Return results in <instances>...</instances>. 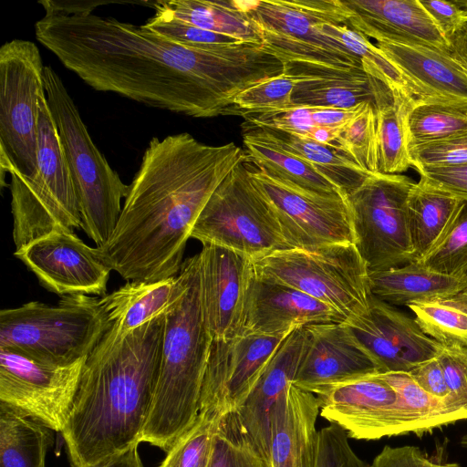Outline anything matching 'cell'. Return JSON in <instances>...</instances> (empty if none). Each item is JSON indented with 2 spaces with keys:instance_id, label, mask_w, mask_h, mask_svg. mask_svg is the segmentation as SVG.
Wrapping results in <instances>:
<instances>
[{
  "instance_id": "obj_1",
  "label": "cell",
  "mask_w": 467,
  "mask_h": 467,
  "mask_svg": "<svg viewBox=\"0 0 467 467\" xmlns=\"http://www.w3.org/2000/svg\"><path fill=\"white\" fill-rule=\"evenodd\" d=\"M35 34L92 88L193 118L239 115V94L285 71L263 45L191 48L92 13L46 14Z\"/></svg>"
},
{
  "instance_id": "obj_2",
  "label": "cell",
  "mask_w": 467,
  "mask_h": 467,
  "mask_svg": "<svg viewBox=\"0 0 467 467\" xmlns=\"http://www.w3.org/2000/svg\"><path fill=\"white\" fill-rule=\"evenodd\" d=\"M245 151L234 142L212 146L187 132L152 138L109 239L99 255L127 281L178 275L185 246L208 200Z\"/></svg>"
},
{
  "instance_id": "obj_3",
  "label": "cell",
  "mask_w": 467,
  "mask_h": 467,
  "mask_svg": "<svg viewBox=\"0 0 467 467\" xmlns=\"http://www.w3.org/2000/svg\"><path fill=\"white\" fill-rule=\"evenodd\" d=\"M165 313L126 336L110 325L88 356L62 431L72 467H90L140 443L152 405Z\"/></svg>"
},
{
  "instance_id": "obj_4",
  "label": "cell",
  "mask_w": 467,
  "mask_h": 467,
  "mask_svg": "<svg viewBox=\"0 0 467 467\" xmlns=\"http://www.w3.org/2000/svg\"><path fill=\"white\" fill-rule=\"evenodd\" d=\"M186 288L165 313L158 380L140 442L167 452L194 424L213 338L201 299L199 254L183 262Z\"/></svg>"
},
{
  "instance_id": "obj_5",
  "label": "cell",
  "mask_w": 467,
  "mask_h": 467,
  "mask_svg": "<svg viewBox=\"0 0 467 467\" xmlns=\"http://www.w3.org/2000/svg\"><path fill=\"white\" fill-rule=\"evenodd\" d=\"M259 26L263 47L296 76L363 70L360 59L323 30L347 25L341 0H240Z\"/></svg>"
},
{
  "instance_id": "obj_6",
  "label": "cell",
  "mask_w": 467,
  "mask_h": 467,
  "mask_svg": "<svg viewBox=\"0 0 467 467\" xmlns=\"http://www.w3.org/2000/svg\"><path fill=\"white\" fill-rule=\"evenodd\" d=\"M110 325L95 296L67 295L56 306L31 301L0 311V348L67 366L87 358Z\"/></svg>"
},
{
  "instance_id": "obj_7",
  "label": "cell",
  "mask_w": 467,
  "mask_h": 467,
  "mask_svg": "<svg viewBox=\"0 0 467 467\" xmlns=\"http://www.w3.org/2000/svg\"><path fill=\"white\" fill-rule=\"evenodd\" d=\"M44 87L78 197L80 228L97 247L101 246L117 225L129 185L93 142L67 88L50 66L44 67Z\"/></svg>"
},
{
  "instance_id": "obj_8",
  "label": "cell",
  "mask_w": 467,
  "mask_h": 467,
  "mask_svg": "<svg viewBox=\"0 0 467 467\" xmlns=\"http://www.w3.org/2000/svg\"><path fill=\"white\" fill-rule=\"evenodd\" d=\"M9 174L16 251L50 233L80 228L78 197L46 92L39 99L36 171Z\"/></svg>"
},
{
  "instance_id": "obj_9",
  "label": "cell",
  "mask_w": 467,
  "mask_h": 467,
  "mask_svg": "<svg viewBox=\"0 0 467 467\" xmlns=\"http://www.w3.org/2000/svg\"><path fill=\"white\" fill-rule=\"evenodd\" d=\"M253 265L255 277L299 290L336 309L346 321L368 308L369 272L354 244L277 250Z\"/></svg>"
},
{
  "instance_id": "obj_10",
  "label": "cell",
  "mask_w": 467,
  "mask_h": 467,
  "mask_svg": "<svg viewBox=\"0 0 467 467\" xmlns=\"http://www.w3.org/2000/svg\"><path fill=\"white\" fill-rule=\"evenodd\" d=\"M247 161L237 165L213 192L191 238L202 245L232 249L254 261L288 247L274 207L252 179Z\"/></svg>"
},
{
  "instance_id": "obj_11",
  "label": "cell",
  "mask_w": 467,
  "mask_h": 467,
  "mask_svg": "<svg viewBox=\"0 0 467 467\" xmlns=\"http://www.w3.org/2000/svg\"><path fill=\"white\" fill-rule=\"evenodd\" d=\"M37 46L13 39L0 47V169L31 176L36 169L39 99L45 93Z\"/></svg>"
},
{
  "instance_id": "obj_12",
  "label": "cell",
  "mask_w": 467,
  "mask_h": 467,
  "mask_svg": "<svg viewBox=\"0 0 467 467\" xmlns=\"http://www.w3.org/2000/svg\"><path fill=\"white\" fill-rule=\"evenodd\" d=\"M414 183L404 175L375 172L347 196L354 244L368 272L415 261L406 207Z\"/></svg>"
},
{
  "instance_id": "obj_13",
  "label": "cell",
  "mask_w": 467,
  "mask_h": 467,
  "mask_svg": "<svg viewBox=\"0 0 467 467\" xmlns=\"http://www.w3.org/2000/svg\"><path fill=\"white\" fill-rule=\"evenodd\" d=\"M247 166L274 207L288 249L354 244L346 195L310 192L252 166L248 161Z\"/></svg>"
},
{
  "instance_id": "obj_14",
  "label": "cell",
  "mask_w": 467,
  "mask_h": 467,
  "mask_svg": "<svg viewBox=\"0 0 467 467\" xmlns=\"http://www.w3.org/2000/svg\"><path fill=\"white\" fill-rule=\"evenodd\" d=\"M317 396L320 416L339 426L348 438L376 441L425 433L406 401L379 374L335 385Z\"/></svg>"
},
{
  "instance_id": "obj_15",
  "label": "cell",
  "mask_w": 467,
  "mask_h": 467,
  "mask_svg": "<svg viewBox=\"0 0 467 467\" xmlns=\"http://www.w3.org/2000/svg\"><path fill=\"white\" fill-rule=\"evenodd\" d=\"M87 358L54 366L0 348V402L62 432Z\"/></svg>"
},
{
  "instance_id": "obj_16",
  "label": "cell",
  "mask_w": 467,
  "mask_h": 467,
  "mask_svg": "<svg viewBox=\"0 0 467 467\" xmlns=\"http://www.w3.org/2000/svg\"><path fill=\"white\" fill-rule=\"evenodd\" d=\"M287 336L243 332L228 339H213L199 412L222 415L235 410Z\"/></svg>"
},
{
  "instance_id": "obj_17",
  "label": "cell",
  "mask_w": 467,
  "mask_h": 467,
  "mask_svg": "<svg viewBox=\"0 0 467 467\" xmlns=\"http://www.w3.org/2000/svg\"><path fill=\"white\" fill-rule=\"evenodd\" d=\"M47 289L60 295L105 296L112 271L97 248L86 244L74 231H56L14 254Z\"/></svg>"
},
{
  "instance_id": "obj_18",
  "label": "cell",
  "mask_w": 467,
  "mask_h": 467,
  "mask_svg": "<svg viewBox=\"0 0 467 467\" xmlns=\"http://www.w3.org/2000/svg\"><path fill=\"white\" fill-rule=\"evenodd\" d=\"M303 328L304 343L292 383L296 387L317 395L335 385L381 373L346 322Z\"/></svg>"
},
{
  "instance_id": "obj_19",
  "label": "cell",
  "mask_w": 467,
  "mask_h": 467,
  "mask_svg": "<svg viewBox=\"0 0 467 467\" xmlns=\"http://www.w3.org/2000/svg\"><path fill=\"white\" fill-rule=\"evenodd\" d=\"M198 254L202 313L212 338L228 339L242 334L254 276L253 260L213 244L202 245Z\"/></svg>"
},
{
  "instance_id": "obj_20",
  "label": "cell",
  "mask_w": 467,
  "mask_h": 467,
  "mask_svg": "<svg viewBox=\"0 0 467 467\" xmlns=\"http://www.w3.org/2000/svg\"><path fill=\"white\" fill-rule=\"evenodd\" d=\"M345 322L381 373L410 372L417 365L436 358L441 347L423 332L415 318L374 296L363 315Z\"/></svg>"
},
{
  "instance_id": "obj_21",
  "label": "cell",
  "mask_w": 467,
  "mask_h": 467,
  "mask_svg": "<svg viewBox=\"0 0 467 467\" xmlns=\"http://www.w3.org/2000/svg\"><path fill=\"white\" fill-rule=\"evenodd\" d=\"M376 46L400 73L415 100L467 109V72L451 51L393 42Z\"/></svg>"
},
{
  "instance_id": "obj_22",
  "label": "cell",
  "mask_w": 467,
  "mask_h": 467,
  "mask_svg": "<svg viewBox=\"0 0 467 467\" xmlns=\"http://www.w3.org/2000/svg\"><path fill=\"white\" fill-rule=\"evenodd\" d=\"M345 321L336 309L299 290L254 276L245 304L243 332L288 335L309 324Z\"/></svg>"
},
{
  "instance_id": "obj_23",
  "label": "cell",
  "mask_w": 467,
  "mask_h": 467,
  "mask_svg": "<svg viewBox=\"0 0 467 467\" xmlns=\"http://www.w3.org/2000/svg\"><path fill=\"white\" fill-rule=\"evenodd\" d=\"M349 11L347 26L377 42L431 47L451 51L420 0H341Z\"/></svg>"
},
{
  "instance_id": "obj_24",
  "label": "cell",
  "mask_w": 467,
  "mask_h": 467,
  "mask_svg": "<svg viewBox=\"0 0 467 467\" xmlns=\"http://www.w3.org/2000/svg\"><path fill=\"white\" fill-rule=\"evenodd\" d=\"M320 401L291 384L270 413L269 467H315Z\"/></svg>"
},
{
  "instance_id": "obj_25",
  "label": "cell",
  "mask_w": 467,
  "mask_h": 467,
  "mask_svg": "<svg viewBox=\"0 0 467 467\" xmlns=\"http://www.w3.org/2000/svg\"><path fill=\"white\" fill-rule=\"evenodd\" d=\"M303 327L294 329L282 341L256 383L235 409L257 449L268 463L270 413L275 403L293 383L304 343ZM269 465V464H268Z\"/></svg>"
},
{
  "instance_id": "obj_26",
  "label": "cell",
  "mask_w": 467,
  "mask_h": 467,
  "mask_svg": "<svg viewBox=\"0 0 467 467\" xmlns=\"http://www.w3.org/2000/svg\"><path fill=\"white\" fill-rule=\"evenodd\" d=\"M187 282L186 270L176 276L144 282L128 281L100 298L111 327L126 336L153 318L164 314L182 296Z\"/></svg>"
},
{
  "instance_id": "obj_27",
  "label": "cell",
  "mask_w": 467,
  "mask_h": 467,
  "mask_svg": "<svg viewBox=\"0 0 467 467\" xmlns=\"http://www.w3.org/2000/svg\"><path fill=\"white\" fill-rule=\"evenodd\" d=\"M292 107L350 109L363 102L376 108L393 102V93L364 70L298 76Z\"/></svg>"
},
{
  "instance_id": "obj_28",
  "label": "cell",
  "mask_w": 467,
  "mask_h": 467,
  "mask_svg": "<svg viewBox=\"0 0 467 467\" xmlns=\"http://www.w3.org/2000/svg\"><path fill=\"white\" fill-rule=\"evenodd\" d=\"M372 296L389 305L409 306L458 294L467 289V277L435 272L420 261L368 273Z\"/></svg>"
},
{
  "instance_id": "obj_29",
  "label": "cell",
  "mask_w": 467,
  "mask_h": 467,
  "mask_svg": "<svg viewBox=\"0 0 467 467\" xmlns=\"http://www.w3.org/2000/svg\"><path fill=\"white\" fill-rule=\"evenodd\" d=\"M155 14L168 16L205 30L262 45L259 26L240 0H158L150 3Z\"/></svg>"
},
{
  "instance_id": "obj_30",
  "label": "cell",
  "mask_w": 467,
  "mask_h": 467,
  "mask_svg": "<svg viewBox=\"0 0 467 467\" xmlns=\"http://www.w3.org/2000/svg\"><path fill=\"white\" fill-rule=\"evenodd\" d=\"M242 127L311 163L337 184L347 196L359 187L370 174L346 153L308 138L246 122H244Z\"/></svg>"
},
{
  "instance_id": "obj_31",
  "label": "cell",
  "mask_w": 467,
  "mask_h": 467,
  "mask_svg": "<svg viewBox=\"0 0 467 467\" xmlns=\"http://www.w3.org/2000/svg\"><path fill=\"white\" fill-rule=\"evenodd\" d=\"M55 431L0 402V467H46Z\"/></svg>"
},
{
  "instance_id": "obj_32",
  "label": "cell",
  "mask_w": 467,
  "mask_h": 467,
  "mask_svg": "<svg viewBox=\"0 0 467 467\" xmlns=\"http://www.w3.org/2000/svg\"><path fill=\"white\" fill-rule=\"evenodd\" d=\"M460 201L420 181L413 184L406 207L415 261L421 260L443 236Z\"/></svg>"
},
{
  "instance_id": "obj_33",
  "label": "cell",
  "mask_w": 467,
  "mask_h": 467,
  "mask_svg": "<svg viewBox=\"0 0 467 467\" xmlns=\"http://www.w3.org/2000/svg\"><path fill=\"white\" fill-rule=\"evenodd\" d=\"M243 140L249 162L267 173L320 194H347L311 163L282 150L243 128Z\"/></svg>"
},
{
  "instance_id": "obj_34",
  "label": "cell",
  "mask_w": 467,
  "mask_h": 467,
  "mask_svg": "<svg viewBox=\"0 0 467 467\" xmlns=\"http://www.w3.org/2000/svg\"><path fill=\"white\" fill-rule=\"evenodd\" d=\"M392 103L377 108L379 172L399 174L410 164L407 113L415 99L395 95Z\"/></svg>"
},
{
  "instance_id": "obj_35",
  "label": "cell",
  "mask_w": 467,
  "mask_h": 467,
  "mask_svg": "<svg viewBox=\"0 0 467 467\" xmlns=\"http://www.w3.org/2000/svg\"><path fill=\"white\" fill-rule=\"evenodd\" d=\"M423 332L441 345L467 348V289L408 306Z\"/></svg>"
},
{
  "instance_id": "obj_36",
  "label": "cell",
  "mask_w": 467,
  "mask_h": 467,
  "mask_svg": "<svg viewBox=\"0 0 467 467\" xmlns=\"http://www.w3.org/2000/svg\"><path fill=\"white\" fill-rule=\"evenodd\" d=\"M208 467H269L235 410L217 420Z\"/></svg>"
},
{
  "instance_id": "obj_37",
  "label": "cell",
  "mask_w": 467,
  "mask_h": 467,
  "mask_svg": "<svg viewBox=\"0 0 467 467\" xmlns=\"http://www.w3.org/2000/svg\"><path fill=\"white\" fill-rule=\"evenodd\" d=\"M406 120L412 147L467 130V109L414 100Z\"/></svg>"
},
{
  "instance_id": "obj_38",
  "label": "cell",
  "mask_w": 467,
  "mask_h": 467,
  "mask_svg": "<svg viewBox=\"0 0 467 467\" xmlns=\"http://www.w3.org/2000/svg\"><path fill=\"white\" fill-rule=\"evenodd\" d=\"M323 30L358 57L363 70L383 83L393 95H403L413 99L400 73L368 37L346 25L325 24Z\"/></svg>"
},
{
  "instance_id": "obj_39",
  "label": "cell",
  "mask_w": 467,
  "mask_h": 467,
  "mask_svg": "<svg viewBox=\"0 0 467 467\" xmlns=\"http://www.w3.org/2000/svg\"><path fill=\"white\" fill-rule=\"evenodd\" d=\"M338 150L368 173L379 172L377 108L365 102L358 112L341 127Z\"/></svg>"
},
{
  "instance_id": "obj_40",
  "label": "cell",
  "mask_w": 467,
  "mask_h": 467,
  "mask_svg": "<svg viewBox=\"0 0 467 467\" xmlns=\"http://www.w3.org/2000/svg\"><path fill=\"white\" fill-rule=\"evenodd\" d=\"M420 262L443 275L467 277V200L460 201L449 228Z\"/></svg>"
},
{
  "instance_id": "obj_41",
  "label": "cell",
  "mask_w": 467,
  "mask_h": 467,
  "mask_svg": "<svg viewBox=\"0 0 467 467\" xmlns=\"http://www.w3.org/2000/svg\"><path fill=\"white\" fill-rule=\"evenodd\" d=\"M220 416L199 412L192 427L166 452L158 467H208L213 438Z\"/></svg>"
},
{
  "instance_id": "obj_42",
  "label": "cell",
  "mask_w": 467,
  "mask_h": 467,
  "mask_svg": "<svg viewBox=\"0 0 467 467\" xmlns=\"http://www.w3.org/2000/svg\"><path fill=\"white\" fill-rule=\"evenodd\" d=\"M298 79V76L285 71L248 88L234 101L240 115L242 112L291 108L293 91Z\"/></svg>"
},
{
  "instance_id": "obj_43",
  "label": "cell",
  "mask_w": 467,
  "mask_h": 467,
  "mask_svg": "<svg viewBox=\"0 0 467 467\" xmlns=\"http://www.w3.org/2000/svg\"><path fill=\"white\" fill-rule=\"evenodd\" d=\"M143 26L176 44L191 48L208 50L244 43L234 37L205 30L190 23L160 14H155Z\"/></svg>"
},
{
  "instance_id": "obj_44",
  "label": "cell",
  "mask_w": 467,
  "mask_h": 467,
  "mask_svg": "<svg viewBox=\"0 0 467 467\" xmlns=\"http://www.w3.org/2000/svg\"><path fill=\"white\" fill-rule=\"evenodd\" d=\"M411 166L419 172L426 169L467 164V130L442 139L410 147Z\"/></svg>"
},
{
  "instance_id": "obj_45",
  "label": "cell",
  "mask_w": 467,
  "mask_h": 467,
  "mask_svg": "<svg viewBox=\"0 0 467 467\" xmlns=\"http://www.w3.org/2000/svg\"><path fill=\"white\" fill-rule=\"evenodd\" d=\"M437 359L443 370L450 395V408L467 412V348L460 345H441Z\"/></svg>"
},
{
  "instance_id": "obj_46",
  "label": "cell",
  "mask_w": 467,
  "mask_h": 467,
  "mask_svg": "<svg viewBox=\"0 0 467 467\" xmlns=\"http://www.w3.org/2000/svg\"><path fill=\"white\" fill-rule=\"evenodd\" d=\"M315 467H370L351 448L344 430L335 423L318 431Z\"/></svg>"
},
{
  "instance_id": "obj_47",
  "label": "cell",
  "mask_w": 467,
  "mask_h": 467,
  "mask_svg": "<svg viewBox=\"0 0 467 467\" xmlns=\"http://www.w3.org/2000/svg\"><path fill=\"white\" fill-rule=\"evenodd\" d=\"M313 108L294 107L289 109L257 112H242L246 123L282 130L306 137L315 127L312 119Z\"/></svg>"
},
{
  "instance_id": "obj_48",
  "label": "cell",
  "mask_w": 467,
  "mask_h": 467,
  "mask_svg": "<svg viewBox=\"0 0 467 467\" xmlns=\"http://www.w3.org/2000/svg\"><path fill=\"white\" fill-rule=\"evenodd\" d=\"M444 37H451L467 24V0H420Z\"/></svg>"
},
{
  "instance_id": "obj_49",
  "label": "cell",
  "mask_w": 467,
  "mask_h": 467,
  "mask_svg": "<svg viewBox=\"0 0 467 467\" xmlns=\"http://www.w3.org/2000/svg\"><path fill=\"white\" fill-rule=\"evenodd\" d=\"M370 467H461L456 462L441 463L427 457L418 447L386 445L374 458Z\"/></svg>"
},
{
  "instance_id": "obj_50",
  "label": "cell",
  "mask_w": 467,
  "mask_h": 467,
  "mask_svg": "<svg viewBox=\"0 0 467 467\" xmlns=\"http://www.w3.org/2000/svg\"><path fill=\"white\" fill-rule=\"evenodd\" d=\"M424 184L459 200H467V164L419 171Z\"/></svg>"
},
{
  "instance_id": "obj_51",
  "label": "cell",
  "mask_w": 467,
  "mask_h": 467,
  "mask_svg": "<svg viewBox=\"0 0 467 467\" xmlns=\"http://www.w3.org/2000/svg\"><path fill=\"white\" fill-rule=\"evenodd\" d=\"M408 373L428 394L438 399H445L450 395L443 370L437 358L417 365Z\"/></svg>"
},
{
  "instance_id": "obj_52",
  "label": "cell",
  "mask_w": 467,
  "mask_h": 467,
  "mask_svg": "<svg viewBox=\"0 0 467 467\" xmlns=\"http://www.w3.org/2000/svg\"><path fill=\"white\" fill-rule=\"evenodd\" d=\"M364 103L350 109L313 108L315 126L342 127L358 112Z\"/></svg>"
},
{
  "instance_id": "obj_53",
  "label": "cell",
  "mask_w": 467,
  "mask_h": 467,
  "mask_svg": "<svg viewBox=\"0 0 467 467\" xmlns=\"http://www.w3.org/2000/svg\"><path fill=\"white\" fill-rule=\"evenodd\" d=\"M138 447L139 444L133 445L90 467H143Z\"/></svg>"
},
{
  "instance_id": "obj_54",
  "label": "cell",
  "mask_w": 467,
  "mask_h": 467,
  "mask_svg": "<svg viewBox=\"0 0 467 467\" xmlns=\"http://www.w3.org/2000/svg\"><path fill=\"white\" fill-rule=\"evenodd\" d=\"M341 127L315 126L306 138L338 150V136Z\"/></svg>"
},
{
  "instance_id": "obj_55",
  "label": "cell",
  "mask_w": 467,
  "mask_h": 467,
  "mask_svg": "<svg viewBox=\"0 0 467 467\" xmlns=\"http://www.w3.org/2000/svg\"><path fill=\"white\" fill-rule=\"evenodd\" d=\"M451 52L467 72V24L450 40Z\"/></svg>"
},
{
  "instance_id": "obj_56",
  "label": "cell",
  "mask_w": 467,
  "mask_h": 467,
  "mask_svg": "<svg viewBox=\"0 0 467 467\" xmlns=\"http://www.w3.org/2000/svg\"><path fill=\"white\" fill-rule=\"evenodd\" d=\"M460 444L462 447L467 449V433L461 438Z\"/></svg>"
}]
</instances>
